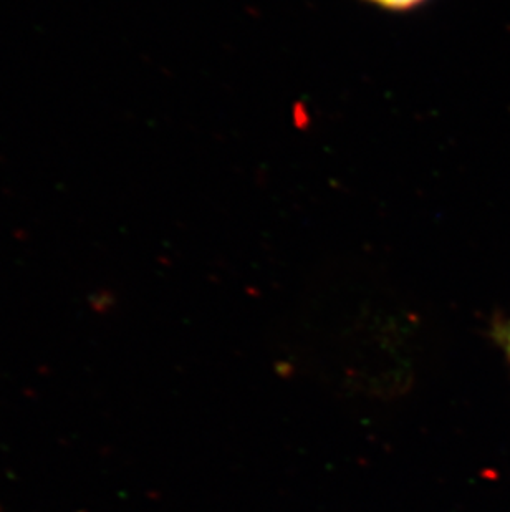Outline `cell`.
Masks as SVG:
<instances>
[{"label": "cell", "mask_w": 510, "mask_h": 512, "mask_svg": "<svg viewBox=\"0 0 510 512\" xmlns=\"http://www.w3.org/2000/svg\"><path fill=\"white\" fill-rule=\"evenodd\" d=\"M380 9L391 10V12H408L423 5L426 0H365Z\"/></svg>", "instance_id": "1"}, {"label": "cell", "mask_w": 510, "mask_h": 512, "mask_svg": "<svg viewBox=\"0 0 510 512\" xmlns=\"http://www.w3.org/2000/svg\"><path fill=\"white\" fill-rule=\"evenodd\" d=\"M499 339L504 343V347H506L510 357V322H507L506 325H502L501 329H499Z\"/></svg>", "instance_id": "2"}]
</instances>
